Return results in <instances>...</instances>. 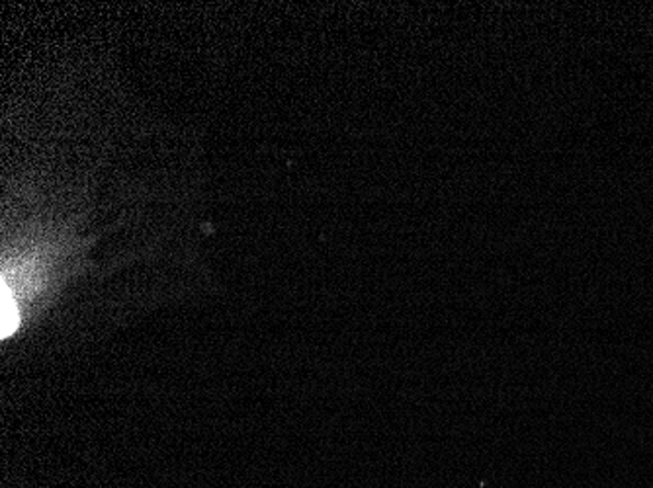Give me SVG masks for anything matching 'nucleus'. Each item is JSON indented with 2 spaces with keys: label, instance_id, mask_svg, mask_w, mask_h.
<instances>
[{
  "label": "nucleus",
  "instance_id": "f257e3e1",
  "mask_svg": "<svg viewBox=\"0 0 653 488\" xmlns=\"http://www.w3.org/2000/svg\"><path fill=\"white\" fill-rule=\"evenodd\" d=\"M0 299H2V313H0L2 325H0V337L9 338L16 332V329H19L20 315L19 309H16V303H14L12 295H10L7 282H2Z\"/></svg>",
  "mask_w": 653,
  "mask_h": 488
}]
</instances>
